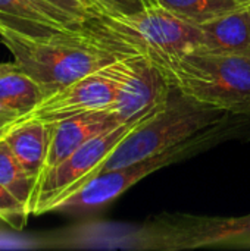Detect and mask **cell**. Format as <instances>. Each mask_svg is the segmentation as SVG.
Masks as SVG:
<instances>
[{
  "instance_id": "cell-23",
  "label": "cell",
  "mask_w": 250,
  "mask_h": 251,
  "mask_svg": "<svg viewBox=\"0 0 250 251\" xmlns=\"http://www.w3.org/2000/svg\"><path fill=\"white\" fill-rule=\"evenodd\" d=\"M1 68H3V63L0 62V71H1Z\"/></svg>"
},
{
  "instance_id": "cell-8",
  "label": "cell",
  "mask_w": 250,
  "mask_h": 251,
  "mask_svg": "<svg viewBox=\"0 0 250 251\" xmlns=\"http://www.w3.org/2000/svg\"><path fill=\"white\" fill-rule=\"evenodd\" d=\"M105 69L116 84L115 99L108 110L121 125L158 112L172 91L165 72L144 56H122Z\"/></svg>"
},
{
  "instance_id": "cell-17",
  "label": "cell",
  "mask_w": 250,
  "mask_h": 251,
  "mask_svg": "<svg viewBox=\"0 0 250 251\" xmlns=\"http://www.w3.org/2000/svg\"><path fill=\"white\" fill-rule=\"evenodd\" d=\"M37 1L56 22L75 29L81 22L88 19L96 10L88 7L81 0H34Z\"/></svg>"
},
{
  "instance_id": "cell-5",
  "label": "cell",
  "mask_w": 250,
  "mask_h": 251,
  "mask_svg": "<svg viewBox=\"0 0 250 251\" xmlns=\"http://www.w3.org/2000/svg\"><path fill=\"white\" fill-rule=\"evenodd\" d=\"M221 124L214 125L196 134L190 140L177 144L162 153L153 154L150 157H146L140 162L122 168L109 169L97 174L90 181H87L83 187H80L75 193L60 200L53 207L52 212H84V210L99 209L102 206L112 203L128 188H131L133 185H136L139 181L149 176L150 174L168 165H172L174 162H178L183 157L192 156L203 150L206 146L217 143L222 134H227V131L221 128Z\"/></svg>"
},
{
  "instance_id": "cell-3",
  "label": "cell",
  "mask_w": 250,
  "mask_h": 251,
  "mask_svg": "<svg viewBox=\"0 0 250 251\" xmlns=\"http://www.w3.org/2000/svg\"><path fill=\"white\" fill-rule=\"evenodd\" d=\"M227 115V112L203 104L172 87L167 104L136 126L103 162L97 174L162 153L224 122Z\"/></svg>"
},
{
  "instance_id": "cell-18",
  "label": "cell",
  "mask_w": 250,
  "mask_h": 251,
  "mask_svg": "<svg viewBox=\"0 0 250 251\" xmlns=\"http://www.w3.org/2000/svg\"><path fill=\"white\" fill-rule=\"evenodd\" d=\"M28 218L29 213L22 203L0 184V222L7 224L15 229H22Z\"/></svg>"
},
{
  "instance_id": "cell-9",
  "label": "cell",
  "mask_w": 250,
  "mask_h": 251,
  "mask_svg": "<svg viewBox=\"0 0 250 251\" xmlns=\"http://www.w3.org/2000/svg\"><path fill=\"white\" fill-rule=\"evenodd\" d=\"M105 68L46 96L19 118L18 125L28 121L53 124L75 115L108 109L113 103L116 84Z\"/></svg>"
},
{
  "instance_id": "cell-1",
  "label": "cell",
  "mask_w": 250,
  "mask_h": 251,
  "mask_svg": "<svg viewBox=\"0 0 250 251\" xmlns=\"http://www.w3.org/2000/svg\"><path fill=\"white\" fill-rule=\"evenodd\" d=\"M80 28L115 56H144L161 69L196 50L200 43L199 26L156 3L136 13L94 12Z\"/></svg>"
},
{
  "instance_id": "cell-19",
  "label": "cell",
  "mask_w": 250,
  "mask_h": 251,
  "mask_svg": "<svg viewBox=\"0 0 250 251\" xmlns=\"http://www.w3.org/2000/svg\"><path fill=\"white\" fill-rule=\"evenodd\" d=\"M96 12L108 13H136L152 4L150 0H91Z\"/></svg>"
},
{
  "instance_id": "cell-24",
  "label": "cell",
  "mask_w": 250,
  "mask_h": 251,
  "mask_svg": "<svg viewBox=\"0 0 250 251\" xmlns=\"http://www.w3.org/2000/svg\"><path fill=\"white\" fill-rule=\"evenodd\" d=\"M150 1H152V0H150ZM152 3H153V1H152Z\"/></svg>"
},
{
  "instance_id": "cell-20",
  "label": "cell",
  "mask_w": 250,
  "mask_h": 251,
  "mask_svg": "<svg viewBox=\"0 0 250 251\" xmlns=\"http://www.w3.org/2000/svg\"><path fill=\"white\" fill-rule=\"evenodd\" d=\"M21 116H22L21 112L0 101V140H3L18 125V121Z\"/></svg>"
},
{
  "instance_id": "cell-14",
  "label": "cell",
  "mask_w": 250,
  "mask_h": 251,
  "mask_svg": "<svg viewBox=\"0 0 250 251\" xmlns=\"http://www.w3.org/2000/svg\"><path fill=\"white\" fill-rule=\"evenodd\" d=\"M41 87L13 62H4L0 71V101L22 115L34 109L43 99Z\"/></svg>"
},
{
  "instance_id": "cell-15",
  "label": "cell",
  "mask_w": 250,
  "mask_h": 251,
  "mask_svg": "<svg viewBox=\"0 0 250 251\" xmlns=\"http://www.w3.org/2000/svg\"><path fill=\"white\" fill-rule=\"evenodd\" d=\"M0 184L18 199L29 216H32L37 185L28 176L4 140H0Z\"/></svg>"
},
{
  "instance_id": "cell-7",
  "label": "cell",
  "mask_w": 250,
  "mask_h": 251,
  "mask_svg": "<svg viewBox=\"0 0 250 251\" xmlns=\"http://www.w3.org/2000/svg\"><path fill=\"white\" fill-rule=\"evenodd\" d=\"M141 247L152 250H194L250 243V215L208 218L172 215L155 219L140 235Z\"/></svg>"
},
{
  "instance_id": "cell-13",
  "label": "cell",
  "mask_w": 250,
  "mask_h": 251,
  "mask_svg": "<svg viewBox=\"0 0 250 251\" xmlns=\"http://www.w3.org/2000/svg\"><path fill=\"white\" fill-rule=\"evenodd\" d=\"M0 28L29 38H43L66 28L34 0H0Z\"/></svg>"
},
{
  "instance_id": "cell-22",
  "label": "cell",
  "mask_w": 250,
  "mask_h": 251,
  "mask_svg": "<svg viewBox=\"0 0 250 251\" xmlns=\"http://www.w3.org/2000/svg\"><path fill=\"white\" fill-rule=\"evenodd\" d=\"M239 1H242V3H245V4H249L250 6V0H239Z\"/></svg>"
},
{
  "instance_id": "cell-21",
  "label": "cell",
  "mask_w": 250,
  "mask_h": 251,
  "mask_svg": "<svg viewBox=\"0 0 250 251\" xmlns=\"http://www.w3.org/2000/svg\"><path fill=\"white\" fill-rule=\"evenodd\" d=\"M81 1H83V3H85V4H87L88 7H91L93 10H96V7H94V4H93V1H91V0H81Z\"/></svg>"
},
{
  "instance_id": "cell-10",
  "label": "cell",
  "mask_w": 250,
  "mask_h": 251,
  "mask_svg": "<svg viewBox=\"0 0 250 251\" xmlns=\"http://www.w3.org/2000/svg\"><path fill=\"white\" fill-rule=\"evenodd\" d=\"M119 125L121 124L108 109L87 112L49 124L50 135L44 174L59 165L91 138Z\"/></svg>"
},
{
  "instance_id": "cell-2",
  "label": "cell",
  "mask_w": 250,
  "mask_h": 251,
  "mask_svg": "<svg viewBox=\"0 0 250 251\" xmlns=\"http://www.w3.org/2000/svg\"><path fill=\"white\" fill-rule=\"evenodd\" d=\"M3 46L10 51L13 63L31 76L49 96L118 59L99 46L78 25L43 38H29L0 28Z\"/></svg>"
},
{
  "instance_id": "cell-11",
  "label": "cell",
  "mask_w": 250,
  "mask_h": 251,
  "mask_svg": "<svg viewBox=\"0 0 250 251\" xmlns=\"http://www.w3.org/2000/svg\"><path fill=\"white\" fill-rule=\"evenodd\" d=\"M196 50L250 57V6L240 7L199 25Z\"/></svg>"
},
{
  "instance_id": "cell-4",
  "label": "cell",
  "mask_w": 250,
  "mask_h": 251,
  "mask_svg": "<svg viewBox=\"0 0 250 251\" xmlns=\"http://www.w3.org/2000/svg\"><path fill=\"white\" fill-rule=\"evenodd\" d=\"M180 93L227 113L250 115V57L193 50L162 69Z\"/></svg>"
},
{
  "instance_id": "cell-12",
  "label": "cell",
  "mask_w": 250,
  "mask_h": 251,
  "mask_svg": "<svg viewBox=\"0 0 250 251\" xmlns=\"http://www.w3.org/2000/svg\"><path fill=\"white\" fill-rule=\"evenodd\" d=\"M49 135V124L28 121L15 126L3 138L37 187L40 184V179L43 178L46 168Z\"/></svg>"
},
{
  "instance_id": "cell-16",
  "label": "cell",
  "mask_w": 250,
  "mask_h": 251,
  "mask_svg": "<svg viewBox=\"0 0 250 251\" xmlns=\"http://www.w3.org/2000/svg\"><path fill=\"white\" fill-rule=\"evenodd\" d=\"M196 26L225 13L249 6L239 0H152Z\"/></svg>"
},
{
  "instance_id": "cell-6",
  "label": "cell",
  "mask_w": 250,
  "mask_h": 251,
  "mask_svg": "<svg viewBox=\"0 0 250 251\" xmlns=\"http://www.w3.org/2000/svg\"><path fill=\"white\" fill-rule=\"evenodd\" d=\"M152 115L134 122L122 124L113 129L102 132L100 135L91 138L80 149H77L74 153H71L59 165L47 171L40 179V184L37 187L32 216L52 212L53 207L60 200L66 199L68 196L75 193L80 187H83L87 181L96 176L103 162L118 147V144L136 126H139L143 121H146Z\"/></svg>"
}]
</instances>
